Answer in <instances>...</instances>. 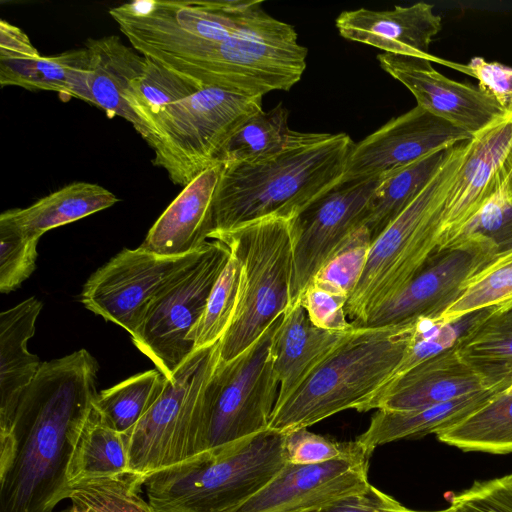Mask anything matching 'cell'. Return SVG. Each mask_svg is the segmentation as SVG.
I'll list each match as a JSON object with an SVG mask.
<instances>
[{"label":"cell","instance_id":"6da1fadb","mask_svg":"<svg viewBox=\"0 0 512 512\" xmlns=\"http://www.w3.org/2000/svg\"><path fill=\"white\" fill-rule=\"evenodd\" d=\"M97 372L85 349L42 362L0 413V512H54L68 499L67 467L98 395Z\"/></svg>","mask_w":512,"mask_h":512},{"label":"cell","instance_id":"7a4b0ae2","mask_svg":"<svg viewBox=\"0 0 512 512\" xmlns=\"http://www.w3.org/2000/svg\"><path fill=\"white\" fill-rule=\"evenodd\" d=\"M354 144L345 133H305L269 159L222 164L209 240L257 219L297 216L341 183Z\"/></svg>","mask_w":512,"mask_h":512},{"label":"cell","instance_id":"3957f363","mask_svg":"<svg viewBox=\"0 0 512 512\" xmlns=\"http://www.w3.org/2000/svg\"><path fill=\"white\" fill-rule=\"evenodd\" d=\"M130 44L199 89L217 87L251 97L290 90L302 78L308 54L294 27L264 8L222 42L142 39Z\"/></svg>","mask_w":512,"mask_h":512},{"label":"cell","instance_id":"277c9868","mask_svg":"<svg viewBox=\"0 0 512 512\" xmlns=\"http://www.w3.org/2000/svg\"><path fill=\"white\" fill-rule=\"evenodd\" d=\"M416 321L354 329L285 401L268 429L308 428L338 412L365 406L383 389L405 355Z\"/></svg>","mask_w":512,"mask_h":512},{"label":"cell","instance_id":"5b68a950","mask_svg":"<svg viewBox=\"0 0 512 512\" xmlns=\"http://www.w3.org/2000/svg\"><path fill=\"white\" fill-rule=\"evenodd\" d=\"M285 463L284 433L267 429L148 476V503L155 512H235Z\"/></svg>","mask_w":512,"mask_h":512},{"label":"cell","instance_id":"8992f818","mask_svg":"<svg viewBox=\"0 0 512 512\" xmlns=\"http://www.w3.org/2000/svg\"><path fill=\"white\" fill-rule=\"evenodd\" d=\"M469 143L470 139L448 150L422 190L372 242L363 275L345 307L355 328H363L439 252L444 201Z\"/></svg>","mask_w":512,"mask_h":512},{"label":"cell","instance_id":"52a82bcc","mask_svg":"<svg viewBox=\"0 0 512 512\" xmlns=\"http://www.w3.org/2000/svg\"><path fill=\"white\" fill-rule=\"evenodd\" d=\"M293 218L269 216L211 238L224 242L242 268L238 306L220 340L221 361L244 352L290 308Z\"/></svg>","mask_w":512,"mask_h":512},{"label":"cell","instance_id":"ba28073f","mask_svg":"<svg viewBox=\"0 0 512 512\" xmlns=\"http://www.w3.org/2000/svg\"><path fill=\"white\" fill-rule=\"evenodd\" d=\"M262 97L204 87L162 110L145 139L155 166L185 187L219 157L238 129L262 111Z\"/></svg>","mask_w":512,"mask_h":512},{"label":"cell","instance_id":"9c48e42d","mask_svg":"<svg viewBox=\"0 0 512 512\" xmlns=\"http://www.w3.org/2000/svg\"><path fill=\"white\" fill-rule=\"evenodd\" d=\"M219 347L220 341L195 350L148 411L123 434L132 474L146 479L204 452L201 398L218 363Z\"/></svg>","mask_w":512,"mask_h":512},{"label":"cell","instance_id":"30bf717a","mask_svg":"<svg viewBox=\"0 0 512 512\" xmlns=\"http://www.w3.org/2000/svg\"><path fill=\"white\" fill-rule=\"evenodd\" d=\"M282 316L234 359L219 356L201 398L204 451L268 429L279 390L272 345Z\"/></svg>","mask_w":512,"mask_h":512},{"label":"cell","instance_id":"8fae6325","mask_svg":"<svg viewBox=\"0 0 512 512\" xmlns=\"http://www.w3.org/2000/svg\"><path fill=\"white\" fill-rule=\"evenodd\" d=\"M230 254L224 242L208 240L197 258L154 298L131 335L135 347L167 379L195 351L189 337Z\"/></svg>","mask_w":512,"mask_h":512},{"label":"cell","instance_id":"7c38bea8","mask_svg":"<svg viewBox=\"0 0 512 512\" xmlns=\"http://www.w3.org/2000/svg\"><path fill=\"white\" fill-rule=\"evenodd\" d=\"M201 250L165 257L140 247L123 249L89 277L81 302L88 310L133 335L150 303Z\"/></svg>","mask_w":512,"mask_h":512},{"label":"cell","instance_id":"4fadbf2b","mask_svg":"<svg viewBox=\"0 0 512 512\" xmlns=\"http://www.w3.org/2000/svg\"><path fill=\"white\" fill-rule=\"evenodd\" d=\"M496 257V248L487 237L462 235L437 252L418 275L370 316L364 327L440 317L470 280Z\"/></svg>","mask_w":512,"mask_h":512},{"label":"cell","instance_id":"5bb4252c","mask_svg":"<svg viewBox=\"0 0 512 512\" xmlns=\"http://www.w3.org/2000/svg\"><path fill=\"white\" fill-rule=\"evenodd\" d=\"M380 180L341 182L293 218L291 306L332 252L361 226L365 208Z\"/></svg>","mask_w":512,"mask_h":512},{"label":"cell","instance_id":"9a60e30c","mask_svg":"<svg viewBox=\"0 0 512 512\" xmlns=\"http://www.w3.org/2000/svg\"><path fill=\"white\" fill-rule=\"evenodd\" d=\"M512 174V115L473 135L446 195L439 251L454 243Z\"/></svg>","mask_w":512,"mask_h":512},{"label":"cell","instance_id":"2e32d148","mask_svg":"<svg viewBox=\"0 0 512 512\" xmlns=\"http://www.w3.org/2000/svg\"><path fill=\"white\" fill-rule=\"evenodd\" d=\"M471 138L468 132L416 105L354 144L341 182L382 178Z\"/></svg>","mask_w":512,"mask_h":512},{"label":"cell","instance_id":"e0dca14e","mask_svg":"<svg viewBox=\"0 0 512 512\" xmlns=\"http://www.w3.org/2000/svg\"><path fill=\"white\" fill-rule=\"evenodd\" d=\"M370 456L318 464L286 462L277 475L235 512H313L362 491Z\"/></svg>","mask_w":512,"mask_h":512},{"label":"cell","instance_id":"ac0fdd59","mask_svg":"<svg viewBox=\"0 0 512 512\" xmlns=\"http://www.w3.org/2000/svg\"><path fill=\"white\" fill-rule=\"evenodd\" d=\"M377 60L414 95L417 105L472 136L508 115L479 87L445 77L429 60L385 52Z\"/></svg>","mask_w":512,"mask_h":512},{"label":"cell","instance_id":"d6986e66","mask_svg":"<svg viewBox=\"0 0 512 512\" xmlns=\"http://www.w3.org/2000/svg\"><path fill=\"white\" fill-rule=\"evenodd\" d=\"M335 25L341 37L349 41L366 44L385 53L426 59L468 75L466 64L430 54L432 39L442 28V18L434 13L431 4L417 2L383 11L367 8L343 11L336 18Z\"/></svg>","mask_w":512,"mask_h":512},{"label":"cell","instance_id":"ffe728a7","mask_svg":"<svg viewBox=\"0 0 512 512\" xmlns=\"http://www.w3.org/2000/svg\"><path fill=\"white\" fill-rule=\"evenodd\" d=\"M221 170L222 164L216 163L183 187L139 247L165 257L201 250L213 229V200Z\"/></svg>","mask_w":512,"mask_h":512},{"label":"cell","instance_id":"44dd1931","mask_svg":"<svg viewBox=\"0 0 512 512\" xmlns=\"http://www.w3.org/2000/svg\"><path fill=\"white\" fill-rule=\"evenodd\" d=\"M486 389L454 346L404 374L373 400L366 412L371 409L416 410Z\"/></svg>","mask_w":512,"mask_h":512},{"label":"cell","instance_id":"7402d4cb","mask_svg":"<svg viewBox=\"0 0 512 512\" xmlns=\"http://www.w3.org/2000/svg\"><path fill=\"white\" fill-rule=\"evenodd\" d=\"M352 331L318 328L299 303L290 306L273 337V368L279 383L276 404L292 395Z\"/></svg>","mask_w":512,"mask_h":512},{"label":"cell","instance_id":"603a6c76","mask_svg":"<svg viewBox=\"0 0 512 512\" xmlns=\"http://www.w3.org/2000/svg\"><path fill=\"white\" fill-rule=\"evenodd\" d=\"M90 91L93 105L109 117L120 116L144 136L140 120L130 109L127 97L132 86L144 75L147 59L116 35L88 39Z\"/></svg>","mask_w":512,"mask_h":512},{"label":"cell","instance_id":"cb8c5ba5","mask_svg":"<svg viewBox=\"0 0 512 512\" xmlns=\"http://www.w3.org/2000/svg\"><path fill=\"white\" fill-rule=\"evenodd\" d=\"M497 393L486 389L416 410L377 409L368 428L357 440L372 453L379 445L435 434L483 406Z\"/></svg>","mask_w":512,"mask_h":512},{"label":"cell","instance_id":"d4e9b609","mask_svg":"<svg viewBox=\"0 0 512 512\" xmlns=\"http://www.w3.org/2000/svg\"><path fill=\"white\" fill-rule=\"evenodd\" d=\"M119 199L106 188L88 182H74L37 200L26 208H14L0 215V223L39 238L47 231L107 209Z\"/></svg>","mask_w":512,"mask_h":512},{"label":"cell","instance_id":"484cf974","mask_svg":"<svg viewBox=\"0 0 512 512\" xmlns=\"http://www.w3.org/2000/svg\"><path fill=\"white\" fill-rule=\"evenodd\" d=\"M487 389L512 386V299L500 303L455 345Z\"/></svg>","mask_w":512,"mask_h":512},{"label":"cell","instance_id":"4316f807","mask_svg":"<svg viewBox=\"0 0 512 512\" xmlns=\"http://www.w3.org/2000/svg\"><path fill=\"white\" fill-rule=\"evenodd\" d=\"M42 303L30 297L0 314V413L10 410L42 362L27 349Z\"/></svg>","mask_w":512,"mask_h":512},{"label":"cell","instance_id":"83f0119b","mask_svg":"<svg viewBox=\"0 0 512 512\" xmlns=\"http://www.w3.org/2000/svg\"><path fill=\"white\" fill-rule=\"evenodd\" d=\"M435 435L440 442L465 452L512 453V393L498 392Z\"/></svg>","mask_w":512,"mask_h":512},{"label":"cell","instance_id":"f1b7e54d","mask_svg":"<svg viewBox=\"0 0 512 512\" xmlns=\"http://www.w3.org/2000/svg\"><path fill=\"white\" fill-rule=\"evenodd\" d=\"M423 158L381 178L365 208L362 224L374 241L422 190L443 163L448 150Z\"/></svg>","mask_w":512,"mask_h":512},{"label":"cell","instance_id":"f546056e","mask_svg":"<svg viewBox=\"0 0 512 512\" xmlns=\"http://www.w3.org/2000/svg\"><path fill=\"white\" fill-rule=\"evenodd\" d=\"M129 473L123 434L105 424L93 406L68 463V486L83 480Z\"/></svg>","mask_w":512,"mask_h":512},{"label":"cell","instance_id":"4dcf8cb0","mask_svg":"<svg viewBox=\"0 0 512 512\" xmlns=\"http://www.w3.org/2000/svg\"><path fill=\"white\" fill-rule=\"evenodd\" d=\"M288 110L279 103L260 111L231 137L220 154L221 164L254 163L274 157L300 141L305 133L291 130Z\"/></svg>","mask_w":512,"mask_h":512},{"label":"cell","instance_id":"1f68e13d","mask_svg":"<svg viewBox=\"0 0 512 512\" xmlns=\"http://www.w3.org/2000/svg\"><path fill=\"white\" fill-rule=\"evenodd\" d=\"M167 380L158 369L133 375L99 392L94 408L105 424L125 434L157 400Z\"/></svg>","mask_w":512,"mask_h":512},{"label":"cell","instance_id":"d6a6232c","mask_svg":"<svg viewBox=\"0 0 512 512\" xmlns=\"http://www.w3.org/2000/svg\"><path fill=\"white\" fill-rule=\"evenodd\" d=\"M144 75L131 88L127 103L140 120L145 140L155 118L169 105L190 96L199 88L157 62L147 58Z\"/></svg>","mask_w":512,"mask_h":512},{"label":"cell","instance_id":"836d02e7","mask_svg":"<svg viewBox=\"0 0 512 512\" xmlns=\"http://www.w3.org/2000/svg\"><path fill=\"white\" fill-rule=\"evenodd\" d=\"M145 479L129 473L69 485L68 499L85 512H155L140 496Z\"/></svg>","mask_w":512,"mask_h":512},{"label":"cell","instance_id":"e575fe53","mask_svg":"<svg viewBox=\"0 0 512 512\" xmlns=\"http://www.w3.org/2000/svg\"><path fill=\"white\" fill-rule=\"evenodd\" d=\"M241 278V263L231 252L210 292L204 312L189 337L194 350L218 343L228 330L238 306Z\"/></svg>","mask_w":512,"mask_h":512},{"label":"cell","instance_id":"d590c367","mask_svg":"<svg viewBox=\"0 0 512 512\" xmlns=\"http://www.w3.org/2000/svg\"><path fill=\"white\" fill-rule=\"evenodd\" d=\"M90 78L86 48L69 50L53 56L41 55L34 65L26 89L54 91L93 105Z\"/></svg>","mask_w":512,"mask_h":512},{"label":"cell","instance_id":"8d00e7d4","mask_svg":"<svg viewBox=\"0 0 512 512\" xmlns=\"http://www.w3.org/2000/svg\"><path fill=\"white\" fill-rule=\"evenodd\" d=\"M512 299V249L499 254L476 274L462 294L443 312L448 323Z\"/></svg>","mask_w":512,"mask_h":512},{"label":"cell","instance_id":"74e56055","mask_svg":"<svg viewBox=\"0 0 512 512\" xmlns=\"http://www.w3.org/2000/svg\"><path fill=\"white\" fill-rule=\"evenodd\" d=\"M372 242L368 229L357 227L332 252L311 281L349 299L363 275Z\"/></svg>","mask_w":512,"mask_h":512},{"label":"cell","instance_id":"f35d334b","mask_svg":"<svg viewBox=\"0 0 512 512\" xmlns=\"http://www.w3.org/2000/svg\"><path fill=\"white\" fill-rule=\"evenodd\" d=\"M39 238L0 223V292L15 290L34 271Z\"/></svg>","mask_w":512,"mask_h":512},{"label":"cell","instance_id":"ab89813d","mask_svg":"<svg viewBox=\"0 0 512 512\" xmlns=\"http://www.w3.org/2000/svg\"><path fill=\"white\" fill-rule=\"evenodd\" d=\"M284 450L286 462L291 464H318L372 454L358 440L336 442L307 428L284 433Z\"/></svg>","mask_w":512,"mask_h":512},{"label":"cell","instance_id":"60d3db41","mask_svg":"<svg viewBox=\"0 0 512 512\" xmlns=\"http://www.w3.org/2000/svg\"><path fill=\"white\" fill-rule=\"evenodd\" d=\"M40 53L29 37L5 20L0 22V84L27 87Z\"/></svg>","mask_w":512,"mask_h":512},{"label":"cell","instance_id":"b9f144b4","mask_svg":"<svg viewBox=\"0 0 512 512\" xmlns=\"http://www.w3.org/2000/svg\"><path fill=\"white\" fill-rule=\"evenodd\" d=\"M467 234H478L490 239L497 256L512 249V174L462 235Z\"/></svg>","mask_w":512,"mask_h":512},{"label":"cell","instance_id":"7bdbcfd3","mask_svg":"<svg viewBox=\"0 0 512 512\" xmlns=\"http://www.w3.org/2000/svg\"><path fill=\"white\" fill-rule=\"evenodd\" d=\"M452 512H512V473L475 481L468 489L449 497Z\"/></svg>","mask_w":512,"mask_h":512},{"label":"cell","instance_id":"ee69618b","mask_svg":"<svg viewBox=\"0 0 512 512\" xmlns=\"http://www.w3.org/2000/svg\"><path fill=\"white\" fill-rule=\"evenodd\" d=\"M347 301V297L311 281L296 303L305 309L314 326L329 331L349 332L356 328L346 315Z\"/></svg>","mask_w":512,"mask_h":512},{"label":"cell","instance_id":"f6af8a7d","mask_svg":"<svg viewBox=\"0 0 512 512\" xmlns=\"http://www.w3.org/2000/svg\"><path fill=\"white\" fill-rule=\"evenodd\" d=\"M466 65L468 75L478 80V87L512 115V68L481 57L472 58Z\"/></svg>","mask_w":512,"mask_h":512},{"label":"cell","instance_id":"bcb514c9","mask_svg":"<svg viewBox=\"0 0 512 512\" xmlns=\"http://www.w3.org/2000/svg\"><path fill=\"white\" fill-rule=\"evenodd\" d=\"M313 512H423L409 509L370 483L331 505Z\"/></svg>","mask_w":512,"mask_h":512},{"label":"cell","instance_id":"7dc6e473","mask_svg":"<svg viewBox=\"0 0 512 512\" xmlns=\"http://www.w3.org/2000/svg\"><path fill=\"white\" fill-rule=\"evenodd\" d=\"M71 509L72 512H85L80 506L76 504H72Z\"/></svg>","mask_w":512,"mask_h":512},{"label":"cell","instance_id":"c3c4849f","mask_svg":"<svg viewBox=\"0 0 512 512\" xmlns=\"http://www.w3.org/2000/svg\"><path fill=\"white\" fill-rule=\"evenodd\" d=\"M505 392L506 393H512V386H510Z\"/></svg>","mask_w":512,"mask_h":512},{"label":"cell","instance_id":"681fc988","mask_svg":"<svg viewBox=\"0 0 512 512\" xmlns=\"http://www.w3.org/2000/svg\"><path fill=\"white\" fill-rule=\"evenodd\" d=\"M437 512H452V511H450L448 508H446V509H444V510L437 511Z\"/></svg>","mask_w":512,"mask_h":512}]
</instances>
